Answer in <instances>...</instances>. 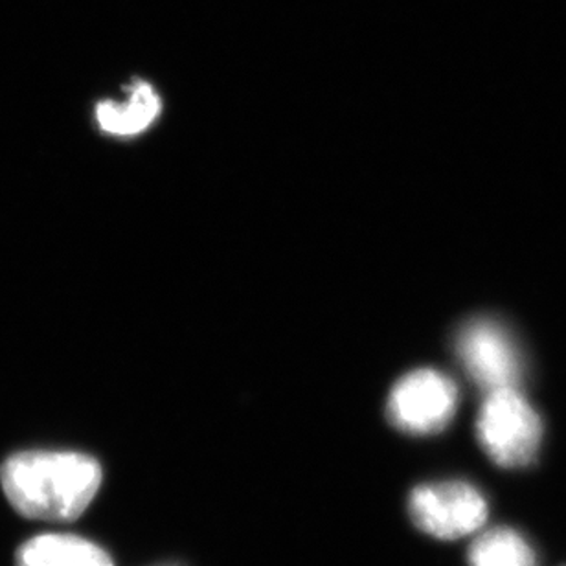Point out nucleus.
Here are the masks:
<instances>
[{
  "label": "nucleus",
  "mask_w": 566,
  "mask_h": 566,
  "mask_svg": "<svg viewBox=\"0 0 566 566\" xmlns=\"http://www.w3.org/2000/svg\"><path fill=\"white\" fill-rule=\"evenodd\" d=\"M458 388L438 370H416L398 381L388 396V418L410 434H434L457 412Z\"/></svg>",
  "instance_id": "39448f33"
},
{
  "label": "nucleus",
  "mask_w": 566,
  "mask_h": 566,
  "mask_svg": "<svg viewBox=\"0 0 566 566\" xmlns=\"http://www.w3.org/2000/svg\"><path fill=\"white\" fill-rule=\"evenodd\" d=\"M410 518L436 539L454 541L474 534L488 521V502L474 485L438 482L416 488L409 499Z\"/></svg>",
  "instance_id": "7ed1b4c3"
},
{
  "label": "nucleus",
  "mask_w": 566,
  "mask_h": 566,
  "mask_svg": "<svg viewBox=\"0 0 566 566\" xmlns=\"http://www.w3.org/2000/svg\"><path fill=\"white\" fill-rule=\"evenodd\" d=\"M458 357L479 387L488 392L515 388L523 376L521 352L506 327L491 318H474L460 329Z\"/></svg>",
  "instance_id": "20e7f679"
},
{
  "label": "nucleus",
  "mask_w": 566,
  "mask_h": 566,
  "mask_svg": "<svg viewBox=\"0 0 566 566\" xmlns=\"http://www.w3.org/2000/svg\"><path fill=\"white\" fill-rule=\"evenodd\" d=\"M163 102L157 91L147 82H135L129 88V98L124 104L102 102L96 107L99 129L115 137H135L146 132L157 120Z\"/></svg>",
  "instance_id": "0eeeda50"
},
{
  "label": "nucleus",
  "mask_w": 566,
  "mask_h": 566,
  "mask_svg": "<svg viewBox=\"0 0 566 566\" xmlns=\"http://www.w3.org/2000/svg\"><path fill=\"white\" fill-rule=\"evenodd\" d=\"M0 480L11 506L24 517L66 523L93 502L102 468L82 452H19L6 460Z\"/></svg>",
  "instance_id": "f257e3e1"
},
{
  "label": "nucleus",
  "mask_w": 566,
  "mask_h": 566,
  "mask_svg": "<svg viewBox=\"0 0 566 566\" xmlns=\"http://www.w3.org/2000/svg\"><path fill=\"white\" fill-rule=\"evenodd\" d=\"M17 566H115L107 552L76 535L33 537L17 552Z\"/></svg>",
  "instance_id": "423d86ee"
},
{
  "label": "nucleus",
  "mask_w": 566,
  "mask_h": 566,
  "mask_svg": "<svg viewBox=\"0 0 566 566\" xmlns=\"http://www.w3.org/2000/svg\"><path fill=\"white\" fill-rule=\"evenodd\" d=\"M471 566H537L535 552L523 535L493 528L479 535L469 551Z\"/></svg>",
  "instance_id": "6e6552de"
},
{
  "label": "nucleus",
  "mask_w": 566,
  "mask_h": 566,
  "mask_svg": "<svg viewBox=\"0 0 566 566\" xmlns=\"http://www.w3.org/2000/svg\"><path fill=\"white\" fill-rule=\"evenodd\" d=\"M480 446L501 468H523L534 460L543 438V423L534 407L517 392H490L476 421Z\"/></svg>",
  "instance_id": "f03ea898"
}]
</instances>
